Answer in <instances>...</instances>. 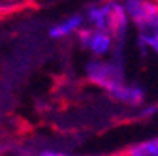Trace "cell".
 <instances>
[{"mask_svg":"<svg viewBox=\"0 0 158 156\" xmlns=\"http://www.w3.org/2000/svg\"><path fill=\"white\" fill-rule=\"evenodd\" d=\"M75 40L79 43V47H83L90 56L96 58H104V56H111L113 49H115V36L107 30H100V28H92L90 25H85L81 30L77 32Z\"/></svg>","mask_w":158,"mask_h":156,"instance_id":"3","label":"cell"},{"mask_svg":"<svg viewBox=\"0 0 158 156\" xmlns=\"http://www.w3.org/2000/svg\"><path fill=\"white\" fill-rule=\"evenodd\" d=\"M134 111H135V117L139 121H151L152 117L158 115V104H143Z\"/></svg>","mask_w":158,"mask_h":156,"instance_id":"8","label":"cell"},{"mask_svg":"<svg viewBox=\"0 0 158 156\" xmlns=\"http://www.w3.org/2000/svg\"><path fill=\"white\" fill-rule=\"evenodd\" d=\"M117 156H123V154H117Z\"/></svg>","mask_w":158,"mask_h":156,"instance_id":"12","label":"cell"},{"mask_svg":"<svg viewBox=\"0 0 158 156\" xmlns=\"http://www.w3.org/2000/svg\"><path fill=\"white\" fill-rule=\"evenodd\" d=\"M152 32H154V38H156V40H158V27H156V28H154Z\"/></svg>","mask_w":158,"mask_h":156,"instance_id":"11","label":"cell"},{"mask_svg":"<svg viewBox=\"0 0 158 156\" xmlns=\"http://www.w3.org/2000/svg\"><path fill=\"white\" fill-rule=\"evenodd\" d=\"M85 25H87L85 15L83 13H73V15L62 19V21L51 25L47 34H49L51 40H66V38H72V36L75 38L77 32L81 30Z\"/></svg>","mask_w":158,"mask_h":156,"instance_id":"6","label":"cell"},{"mask_svg":"<svg viewBox=\"0 0 158 156\" xmlns=\"http://www.w3.org/2000/svg\"><path fill=\"white\" fill-rule=\"evenodd\" d=\"M85 79L96 88H102L104 92H107L115 85L126 79L124 60L115 56H104V58L92 56L85 64Z\"/></svg>","mask_w":158,"mask_h":156,"instance_id":"2","label":"cell"},{"mask_svg":"<svg viewBox=\"0 0 158 156\" xmlns=\"http://www.w3.org/2000/svg\"><path fill=\"white\" fill-rule=\"evenodd\" d=\"M27 0H4V8H8L10 4H25Z\"/></svg>","mask_w":158,"mask_h":156,"instance_id":"10","label":"cell"},{"mask_svg":"<svg viewBox=\"0 0 158 156\" xmlns=\"http://www.w3.org/2000/svg\"><path fill=\"white\" fill-rule=\"evenodd\" d=\"M123 4L135 30H154L158 27V0H123Z\"/></svg>","mask_w":158,"mask_h":156,"instance_id":"4","label":"cell"},{"mask_svg":"<svg viewBox=\"0 0 158 156\" xmlns=\"http://www.w3.org/2000/svg\"><path fill=\"white\" fill-rule=\"evenodd\" d=\"M109 98L117 104H121L124 107H130V109H137L139 105L145 104L147 100V92L141 85L137 83H128L126 79L121 81L118 85H115L111 90L106 92Z\"/></svg>","mask_w":158,"mask_h":156,"instance_id":"5","label":"cell"},{"mask_svg":"<svg viewBox=\"0 0 158 156\" xmlns=\"http://www.w3.org/2000/svg\"><path fill=\"white\" fill-rule=\"evenodd\" d=\"M83 15L87 25H90L92 28L111 32L117 43L126 45L132 23L128 19L123 0H106V2H100V4H90Z\"/></svg>","mask_w":158,"mask_h":156,"instance_id":"1","label":"cell"},{"mask_svg":"<svg viewBox=\"0 0 158 156\" xmlns=\"http://www.w3.org/2000/svg\"><path fill=\"white\" fill-rule=\"evenodd\" d=\"M121 154L123 156H158V135L128 145Z\"/></svg>","mask_w":158,"mask_h":156,"instance_id":"7","label":"cell"},{"mask_svg":"<svg viewBox=\"0 0 158 156\" xmlns=\"http://www.w3.org/2000/svg\"><path fill=\"white\" fill-rule=\"evenodd\" d=\"M36 154L38 156H79V154H73V152H68V150H62V149H56V147H42Z\"/></svg>","mask_w":158,"mask_h":156,"instance_id":"9","label":"cell"}]
</instances>
